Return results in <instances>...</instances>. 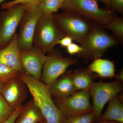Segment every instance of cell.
<instances>
[{
	"instance_id": "obj_1",
	"label": "cell",
	"mask_w": 123,
	"mask_h": 123,
	"mask_svg": "<svg viewBox=\"0 0 123 123\" xmlns=\"http://www.w3.org/2000/svg\"><path fill=\"white\" fill-rule=\"evenodd\" d=\"M47 123H65L66 118L55 104L48 86L25 72L19 74Z\"/></svg>"
},
{
	"instance_id": "obj_2",
	"label": "cell",
	"mask_w": 123,
	"mask_h": 123,
	"mask_svg": "<svg viewBox=\"0 0 123 123\" xmlns=\"http://www.w3.org/2000/svg\"><path fill=\"white\" fill-rule=\"evenodd\" d=\"M61 9L104 26L116 16L110 10L100 8L97 0H66Z\"/></svg>"
},
{
	"instance_id": "obj_3",
	"label": "cell",
	"mask_w": 123,
	"mask_h": 123,
	"mask_svg": "<svg viewBox=\"0 0 123 123\" xmlns=\"http://www.w3.org/2000/svg\"><path fill=\"white\" fill-rule=\"evenodd\" d=\"M118 43L116 38L94 24L80 44L84 51L79 55L83 59L93 61L101 58L109 49Z\"/></svg>"
},
{
	"instance_id": "obj_4",
	"label": "cell",
	"mask_w": 123,
	"mask_h": 123,
	"mask_svg": "<svg viewBox=\"0 0 123 123\" xmlns=\"http://www.w3.org/2000/svg\"><path fill=\"white\" fill-rule=\"evenodd\" d=\"M53 15L42 14L33 37V46L45 54L52 50L57 41L64 36L55 23Z\"/></svg>"
},
{
	"instance_id": "obj_5",
	"label": "cell",
	"mask_w": 123,
	"mask_h": 123,
	"mask_svg": "<svg viewBox=\"0 0 123 123\" xmlns=\"http://www.w3.org/2000/svg\"><path fill=\"white\" fill-rule=\"evenodd\" d=\"M53 17L55 23L64 36L70 37L80 44L94 24L70 12L63 11L54 14Z\"/></svg>"
},
{
	"instance_id": "obj_6",
	"label": "cell",
	"mask_w": 123,
	"mask_h": 123,
	"mask_svg": "<svg viewBox=\"0 0 123 123\" xmlns=\"http://www.w3.org/2000/svg\"><path fill=\"white\" fill-rule=\"evenodd\" d=\"M123 89L122 83L116 81L109 82H94L92 84L89 91L93 99L92 112L95 122L99 121L106 104Z\"/></svg>"
},
{
	"instance_id": "obj_7",
	"label": "cell",
	"mask_w": 123,
	"mask_h": 123,
	"mask_svg": "<svg viewBox=\"0 0 123 123\" xmlns=\"http://www.w3.org/2000/svg\"><path fill=\"white\" fill-rule=\"evenodd\" d=\"M47 55L42 71L41 81L49 85L66 72L69 67L79 61L72 57H64L59 51L53 49Z\"/></svg>"
},
{
	"instance_id": "obj_8",
	"label": "cell",
	"mask_w": 123,
	"mask_h": 123,
	"mask_svg": "<svg viewBox=\"0 0 123 123\" xmlns=\"http://www.w3.org/2000/svg\"><path fill=\"white\" fill-rule=\"evenodd\" d=\"M90 98L89 90H81L65 98H55L54 101L64 116L68 118L92 112Z\"/></svg>"
},
{
	"instance_id": "obj_9",
	"label": "cell",
	"mask_w": 123,
	"mask_h": 123,
	"mask_svg": "<svg viewBox=\"0 0 123 123\" xmlns=\"http://www.w3.org/2000/svg\"><path fill=\"white\" fill-rule=\"evenodd\" d=\"M25 12L24 5L18 4L0 13V49L11 41Z\"/></svg>"
},
{
	"instance_id": "obj_10",
	"label": "cell",
	"mask_w": 123,
	"mask_h": 123,
	"mask_svg": "<svg viewBox=\"0 0 123 123\" xmlns=\"http://www.w3.org/2000/svg\"><path fill=\"white\" fill-rule=\"evenodd\" d=\"M43 13L40 4L32 11H25L20 22L18 35L20 50H24L33 47V39L36 24Z\"/></svg>"
},
{
	"instance_id": "obj_11",
	"label": "cell",
	"mask_w": 123,
	"mask_h": 123,
	"mask_svg": "<svg viewBox=\"0 0 123 123\" xmlns=\"http://www.w3.org/2000/svg\"><path fill=\"white\" fill-rule=\"evenodd\" d=\"M46 58V54L34 46L27 50L20 51V61L24 72L40 80Z\"/></svg>"
},
{
	"instance_id": "obj_12",
	"label": "cell",
	"mask_w": 123,
	"mask_h": 123,
	"mask_svg": "<svg viewBox=\"0 0 123 123\" xmlns=\"http://www.w3.org/2000/svg\"><path fill=\"white\" fill-rule=\"evenodd\" d=\"M27 89L25 84L18 75L6 82L0 94L9 105L15 109L22 105L26 99Z\"/></svg>"
},
{
	"instance_id": "obj_13",
	"label": "cell",
	"mask_w": 123,
	"mask_h": 123,
	"mask_svg": "<svg viewBox=\"0 0 123 123\" xmlns=\"http://www.w3.org/2000/svg\"><path fill=\"white\" fill-rule=\"evenodd\" d=\"M20 51L18 35L16 33L8 44L0 49V63L14 69L20 73L24 72L20 61Z\"/></svg>"
},
{
	"instance_id": "obj_14",
	"label": "cell",
	"mask_w": 123,
	"mask_h": 123,
	"mask_svg": "<svg viewBox=\"0 0 123 123\" xmlns=\"http://www.w3.org/2000/svg\"><path fill=\"white\" fill-rule=\"evenodd\" d=\"M72 72H66L56 80L48 85L52 97L56 99H62L72 95L77 91L73 83Z\"/></svg>"
},
{
	"instance_id": "obj_15",
	"label": "cell",
	"mask_w": 123,
	"mask_h": 123,
	"mask_svg": "<svg viewBox=\"0 0 123 123\" xmlns=\"http://www.w3.org/2000/svg\"><path fill=\"white\" fill-rule=\"evenodd\" d=\"M98 76L88 68H81L72 73L71 77L77 91L89 90Z\"/></svg>"
},
{
	"instance_id": "obj_16",
	"label": "cell",
	"mask_w": 123,
	"mask_h": 123,
	"mask_svg": "<svg viewBox=\"0 0 123 123\" xmlns=\"http://www.w3.org/2000/svg\"><path fill=\"white\" fill-rule=\"evenodd\" d=\"M42 113L33 99L23 106L15 123H38L44 120Z\"/></svg>"
},
{
	"instance_id": "obj_17",
	"label": "cell",
	"mask_w": 123,
	"mask_h": 123,
	"mask_svg": "<svg viewBox=\"0 0 123 123\" xmlns=\"http://www.w3.org/2000/svg\"><path fill=\"white\" fill-rule=\"evenodd\" d=\"M88 68L102 78H112L115 77L116 75L114 62L101 57L93 60L89 65Z\"/></svg>"
},
{
	"instance_id": "obj_18",
	"label": "cell",
	"mask_w": 123,
	"mask_h": 123,
	"mask_svg": "<svg viewBox=\"0 0 123 123\" xmlns=\"http://www.w3.org/2000/svg\"><path fill=\"white\" fill-rule=\"evenodd\" d=\"M117 95L109 101L107 108L101 115L99 121L108 120L123 123V105Z\"/></svg>"
},
{
	"instance_id": "obj_19",
	"label": "cell",
	"mask_w": 123,
	"mask_h": 123,
	"mask_svg": "<svg viewBox=\"0 0 123 123\" xmlns=\"http://www.w3.org/2000/svg\"><path fill=\"white\" fill-rule=\"evenodd\" d=\"M41 1V0H13L2 3L1 8L6 10L14 5L22 4L24 5L25 11H32L38 7Z\"/></svg>"
},
{
	"instance_id": "obj_20",
	"label": "cell",
	"mask_w": 123,
	"mask_h": 123,
	"mask_svg": "<svg viewBox=\"0 0 123 123\" xmlns=\"http://www.w3.org/2000/svg\"><path fill=\"white\" fill-rule=\"evenodd\" d=\"M114 33L121 43L123 42V19L115 16L104 26Z\"/></svg>"
},
{
	"instance_id": "obj_21",
	"label": "cell",
	"mask_w": 123,
	"mask_h": 123,
	"mask_svg": "<svg viewBox=\"0 0 123 123\" xmlns=\"http://www.w3.org/2000/svg\"><path fill=\"white\" fill-rule=\"evenodd\" d=\"M40 4L43 13L47 15H53L61 8L62 3L60 0H41Z\"/></svg>"
},
{
	"instance_id": "obj_22",
	"label": "cell",
	"mask_w": 123,
	"mask_h": 123,
	"mask_svg": "<svg viewBox=\"0 0 123 123\" xmlns=\"http://www.w3.org/2000/svg\"><path fill=\"white\" fill-rule=\"evenodd\" d=\"M95 122L94 117L91 112L68 117L65 123H94Z\"/></svg>"
},
{
	"instance_id": "obj_23",
	"label": "cell",
	"mask_w": 123,
	"mask_h": 123,
	"mask_svg": "<svg viewBox=\"0 0 123 123\" xmlns=\"http://www.w3.org/2000/svg\"><path fill=\"white\" fill-rule=\"evenodd\" d=\"M20 73L14 69L0 63V79L6 82L18 76Z\"/></svg>"
},
{
	"instance_id": "obj_24",
	"label": "cell",
	"mask_w": 123,
	"mask_h": 123,
	"mask_svg": "<svg viewBox=\"0 0 123 123\" xmlns=\"http://www.w3.org/2000/svg\"><path fill=\"white\" fill-rule=\"evenodd\" d=\"M14 110L9 105L0 93V123L8 118L12 114Z\"/></svg>"
},
{
	"instance_id": "obj_25",
	"label": "cell",
	"mask_w": 123,
	"mask_h": 123,
	"mask_svg": "<svg viewBox=\"0 0 123 123\" xmlns=\"http://www.w3.org/2000/svg\"><path fill=\"white\" fill-rule=\"evenodd\" d=\"M67 52L69 55H80L83 52V48L80 45L74 43H72L66 48Z\"/></svg>"
},
{
	"instance_id": "obj_26",
	"label": "cell",
	"mask_w": 123,
	"mask_h": 123,
	"mask_svg": "<svg viewBox=\"0 0 123 123\" xmlns=\"http://www.w3.org/2000/svg\"><path fill=\"white\" fill-rule=\"evenodd\" d=\"M109 7H111L114 10L123 14V0H110Z\"/></svg>"
},
{
	"instance_id": "obj_27",
	"label": "cell",
	"mask_w": 123,
	"mask_h": 123,
	"mask_svg": "<svg viewBox=\"0 0 123 123\" xmlns=\"http://www.w3.org/2000/svg\"><path fill=\"white\" fill-rule=\"evenodd\" d=\"M22 107V105L15 108L13 113L8 118L0 123H15L16 120L21 111Z\"/></svg>"
},
{
	"instance_id": "obj_28",
	"label": "cell",
	"mask_w": 123,
	"mask_h": 123,
	"mask_svg": "<svg viewBox=\"0 0 123 123\" xmlns=\"http://www.w3.org/2000/svg\"><path fill=\"white\" fill-rule=\"evenodd\" d=\"M73 40L70 37L64 36L57 41L56 45L59 44L62 47L66 48L69 44L73 43Z\"/></svg>"
},
{
	"instance_id": "obj_29",
	"label": "cell",
	"mask_w": 123,
	"mask_h": 123,
	"mask_svg": "<svg viewBox=\"0 0 123 123\" xmlns=\"http://www.w3.org/2000/svg\"><path fill=\"white\" fill-rule=\"evenodd\" d=\"M115 77L116 81L123 83V69L117 75H116Z\"/></svg>"
},
{
	"instance_id": "obj_30",
	"label": "cell",
	"mask_w": 123,
	"mask_h": 123,
	"mask_svg": "<svg viewBox=\"0 0 123 123\" xmlns=\"http://www.w3.org/2000/svg\"><path fill=\"white\" fill-rule=\"evenodd\" d=\"M6 83V82L0 79V93H1L3 88L4 87Z\"/></svg>"
},
{
	"instance_id": "obj_31",
	"label": "cell",
	"mask_w": 123,
	"mask_h": 123,
	"mask_svg": "<svg viewBox=\"0 0 123 123\" xmlns=\"http://www.w3.org/2000/svg\"><path fill=\"white\" fill-rule=\"evenodd\" d=\"M98 123H121L116 121H108V120H103V121H99Z\"/></svg>"
},
{
	"instance_id": "obj_32",
	"label": "cell",
	"mask_w": 123,
	"mask_h": 123,
	"mask_svg": "<svg viewBox=\"0 0 123 123\" xmlns=\"http://www.w3.org/2000/svg\"><path fill=\"white\" fill-rule=\"evenodd\" d=\"M99 1H101L102 3H103L104 4L106 5L107 6L109 7L110 4V0H98Z\"/></svg>"
},
{
	"instance_id": "obj_33",
	"label": "cell",
	"mask_w": 123,
	"mask_h": 123,
	"mask_svg": "<svg viewBox=\"0 0 123 123\" xmlns=\"http://www.w3.org/2000/svg\"><path fill=\"white\" fill-rule=\"evenodd\" d=\"M47 123L46 122V121H45V120H44L43 121H41V122H40V123Z\"/></svg>"
},
{
	"instance_id": "obj_34",
	"label": "cell",
	"mask_w": 123,
	"mask_h": 123,
	"mask_svg": "<svg viewBox=\"0 0 123 123\" xmlns=\"http://www.w3.org/2000/svg\"><path fill=\"white\" fill-rule=\"evenodd\" d=\"M6 0H0V5Z\"/></svg>"
},
{
	"instance_id": "obj_35",
	"label": "cell",
	"mask_w": 123,
	"mask_h": 123,
	"mask_svg": "<svg viewBox=\"0 0 123 123\" xmlns=\"http://www.w3.org/2000/svg\"><path fill=\"white\" fill-rule=\"evenodd\" d=\"M60 0V1L62 2V4H63V3L64 1H65L66 0Z\"/></svg>"
},
{
	"instance_id": "obj_36",
	"label": "cell",
	"mask_w": 123,
	"mask_h": 123,
	"mask_svg": "<svg viewBox=\"0 0 123 123\" xmlns=\"http://www.w3.org/2000/svg\"></svg>"
}]
</instances>
